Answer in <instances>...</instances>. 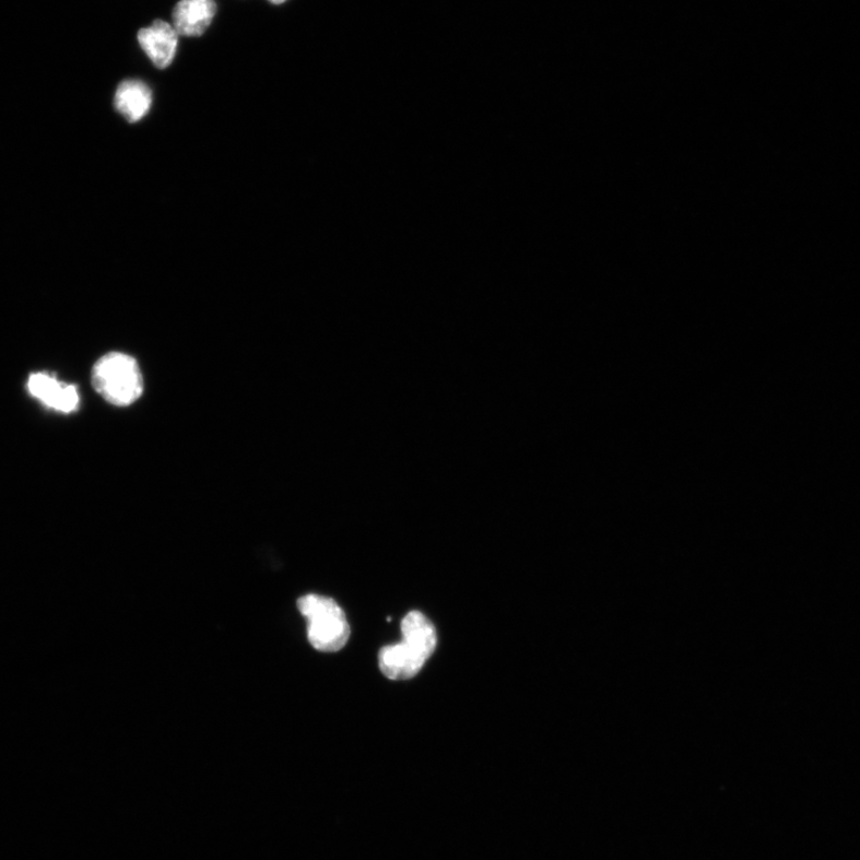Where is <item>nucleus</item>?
<instances>
[{
	"label": "nucleus",
	"instance_id": "obj_1",
	"mask_svg": "<svg viewBox=\"0 0 860 860\" xmlns=\"http://www.w3.org/2000/svg\"><path fill=\"white\" fill-rule=\"evenodd\" d=\"M401 644L385 647L379 653L381 673L391 680L412 679L432 657L438 637L425 614L413 611L402 622Z\"/></svg>",
	"mask_w": 860,
	"mask_h": 860
},
{
	"label": "nucleus",
	"instance_id": "obj_2",
	"mask_svg": "<svg viewBox=\"0 0 860 860\" xmlns=\"http://www.w3.org/2000/svg\"><path fill=\"white\" fill-rule=\"evenodd\" d=\"M93 387L115 407L134 404L144 392V378L136 358L113 352L98 358L92 374Z\"/></svg>",
	"mask_w": 860,
	"mask_h": 860
},
{
	"label": "nucleus",
	"instance_id": "obj_3",
	"mask_svg": "<svg viewBox=\"0 0 860 860\" xmlns=\"http://www.w3.org/2000/svg\"><path fill=\"white\" fill-rule=\"evenodd\" d=\"M298 608L307 620V637L315 649L335 652L346 645L351 627L335 600L309 594L298 600Z\"/></svg>",
	"mask_w": 860,
	"mask_h": 860
},
{
	"label": "nucleus",
	"instance_id": "obj_4",
	"mask_svg": "<svg viewBox=\"0 0 860 860\" xmlns=\"http://www.w3.org/2000/svg\"><path fill=\"white\" fill-rule=\"evenodd\" d=\"M138 43L153 66L168 69L177 52L178 34L173 25L163 20L153 21L150 27L138 32Z\"/></svg>",
	"mask_w": 860,
	"mask_h": 860
},
{
	"label": "nucleus",
	"instance_id": "obj_5",
	"mask_svg": "<svg viewBox=\"0 0 860 860\" xmlns=\"http://www.w3.org/2000/svg\"><path fill=\"white\" fill-rule=\"evenodd\" d=\"M30 393L49 409L60 413H73L81 403L80 392L74 385L59 381L47 374H34L27 382Z\"/></svg>",
	"mask_w": 860,
	"mask_h": 860
},
{
	"label": "nucleus",
	"instance_id": "obj_6",
	"mask_svg": "<svg viewBox=\"0 0 860 860\" xmlns=\"http://www.w3.org/2000/svg\"><path fill=\"white\" fill-rule=\"evenodd\" d=\"M217 12L215 0H179L172 12L178 36L200 37L209 30Z\"/></svg>",
	"mask_w": 860,
	"mask_h": 860
},
{
	"label": "nucleus",
	"instance_id": "obj_7",
	"mask_svg": "<svg viewBox=\"0 0 860 860\" xmlns=\"http://www.w3.org/2000/svg\"><path fill=\"white\" fill-rule=\"evenodd\" d=\"M153 102L151 87L140 80L122 81L115 93L114 106L131 123L143 120Z\"/></svg>",
	"mask_w": 860,
	"mask_h": 860
},
{
	"label": "nucleus",
	"instance_id": "obj_8",
	"mask_svg": "<svg viewBox=\"0 0 860 860\" xmlns=\"http://www.w3.org/2000/svg\"><path fill=\"white\" fill-rule=\"evenodd\" d=\"M268 2H269V3H272V4H274V5H281V4H284V3H286V2H287V0H268Z\"/></svg>",
	"mask_w": 860,
	"mask_h": 860
}]
</instances>
